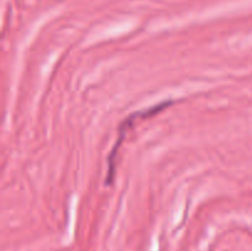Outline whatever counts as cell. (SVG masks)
<instances>
[{"label": "cell", "mask_w": 252, "mask_h": 251, "mask_svg": "<svg viewBox=\"0 0 252 251\" xmlns=\"http://www.w3.org/2000/svg\"><path fill=\"white\" fill-rule=\"evenodd\" d=\"M172 103V101H164V102H160L158 105H154L153 107L150 108H145V110L139 111V112H135L133 115L128 116L127 120L121 125L120 127V132H118V138L116 140L115 145H113L112 150H111L110 155H108V172H107V179H106V185H111L113 181V177H115V170H116V160H117V153L118 149L121 147V143H122L123 137H125L126 132L129 129L130 127L133 126L134 121L137 118H147V117H152V116H155L157 113L161 112L164 108L169 107L170 105Z\"/></svg>", "instance_id": "obj_1"}]
</instances>
